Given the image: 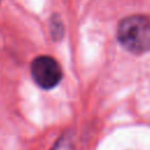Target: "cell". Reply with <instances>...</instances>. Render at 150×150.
<instances>
[{
  "label": "cell",
  "instance_id": "6da1fadb",
  "mask_svg": "<svg viewBox=\"0 0 150 150\" xmlns=\"http://www.w3.org/2000/svg\"><path fill=\"white\" fill-rule=\"evenodd\" d=\"M121 45L131 53L150 50V19L144 15H131L121 21L117 29Z\"/></svg>",
  "mask_w": 150,
  "mask_h": 150
},
{
  "label": "cell",
  "instance_id": "7a4b0ae2",
  "mask_svg": "<svg viewBox=\"0 0 150 150\" xmlns=\"http://www.w3.org/2000/svg\"><path fill=\"white\" fill-rule=\"evenodd\" d=\"M32 76L43 89L54 88L62 77L60 64L50 56H39L32 62Z\"/></svg>",
  "mask_w": 150,
  "mask_h": 150
}]
</instances>
